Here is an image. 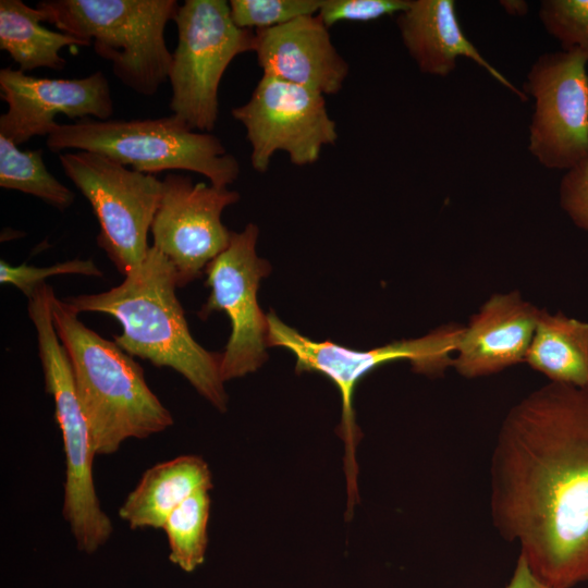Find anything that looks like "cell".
I'll use <instances>...</instances> for the list:
<instances>
[{
    "label": "cell",
    "instance_id": "1",
    "mask_svg": "<svg viewBox=\"0 0 588 588\" xmlns=\"http://www.w3.org/2000/svg\"><path fill=\"white\" fill-rule=\"evenodd\" d=\"M490 512L539 579L588 583V387L548 382L509 409L491 455Z\"/></svg>",
    "mask_w": 588,
    "mask_h": 588
},
{
    "label": "cell",
    "instance_id": "2",
    "mask_svg": "<svg viewBox=\"0 0 588 588\" xmlns=\"http://www.w3.org/2000/svg\"><path fill=\"white\" fill-rule=\"evenodd\" d=\"M176 271L151 246L144 261L130 270L121 284L97 294L71 296L66 304L77 314L102 313L114 317L122 333L114 342L131 356L170 367L181 373L217 409H226L228 395L220 373L221 354L200 346L192 336L176 297Z\"/></svg>",
    "mask_w": 588,
    "mask_h": 588
},
{
    "label": "cell",
    "instance_id": "3",
    "mask_svg": "<svg viewBox=\"0 0 588 588\" xmlns=\"http://www.w3.org/2000/svg\"><path fill=\"white\" fill-rule=\"evenodd\" d=\"M52 318L70 359L96 455L113 454L127 439H146L173 425L171 413L130 354L86 327L57 296Z\"/></svg>",
    "mask_w": 588,
    "mask_h": 588
},
{
    "label": "cell",
    "instance_id": "4",
    "mask_svg": "<svg viewBox=\"0 0 588 588\" xmlns=\"http://www.w3.org/2000/svg\"><path fill=\"white\" fill-rule=\"evenodd\" d=\"M36 8L58 30L93 45L134 93L152 96L168 79L172 53L164 29L176 16V0H44Z\"/></svg>",
    "mask_w": 588,
    "mask_h": 588
},
{
    "label": "cell",
    "instance_id": "5",
    "mask_svg": "<svg viewBox=\"0 0 588 588\" xmlns=\"http://www.w3.org/2000/svg\"><path fill=\"white\" fill-rule=\"evenodd\" d=\"M46 145L58 155L70 149L101 154L145 174L192 171L216 187H228L241 171L237 159L217 136L193 130L173 113L156 119L88 118L58 124Z\"/></svg>",
    "mask_w": 588,
    "mask_h": 588
},
{
    "label": "cell",
    "instance_id": "6",
    "mask_svg": "<svg viewBox=\"0 0 588 588\" xmlns=\"http://www.w3.org/2000/svg\"><path fill=\"white\" fill-rule=\"evenodd\" d=\"M267 317L268 345L291 351L296 356V372L321 373L328 377L341 393L342 421L339 434L345 444L347 511L351 512L357 499L355 449L362 438L353 407L357 382L375 368L399 359L408 360L417 373L442 376L452 367L463 326L450 322L419 338L394 341L369 351H356L330 341H313L285 324L273 311Z\"/></svg>",
    "mask_w": 588,
    "mask_h": 588
},
{
    "label": "cell",
    "instance_id": "7",
    "mask_svg": "<svg viewBox=\"0 0 588 588\" xmlns=\"http://www.w3.org/2000/svg\"><path fill=\"white\" fill-rule=\"evenodd\" d=\"M28 316L37 333L47 393L54 401L65 454L62 513L76 547L94 553L111 537L113 526L96 493L93 463L96 455L90 430L79 404L69 356L57 334L52 318V295L37 292L28 299Z\"/></svg>",
    "mask_w": 588,
    "mask_h": 588
},
{
    "label": "cell",
    "instance_id": "8",
    "mask_svg": "<svg viewBox=\"0 0 588 588\" xmlns=\"http://www.w3.org/2000/svg\"><path fill=\"white\" fill-rule=\"evenodd\" d=\"M170 109L193 130L210 133L219 114L218 90L232 60L254 51L255 32L238 27L224 0H186L173 21Z\"/></svg>",
    "mask_w": 588,
    "mask_h": 588
},
{
    "label": "cell",
    "instance_id": "9",
    "mask_svg": "<svg viewBox=\"0 0 588 588\" xmlns=\"http://www.w3.org/2000/svg\"><path fill=\"white\" fill-rule=\"evenodd\" d=\"M59 161L95 212L100 226L98 246L125 275L144 261L150 248L147 236L162 180L91 151H64Z\"/></svg>",
    "mask_w": 588,
    "mask_h": 588
},
{
    "label": "cell",
    "instance_id": "10",
    "mask_svg": "<svg viewBox=\"0 0 588 588\" xmlns=\"http://www.w3.org/2000/svg\"><path fill=\"white\" fill-rule=\"evenodd\" d=\"M258 235L254 223L232 232L228 248L204 271L211 292L198 316L205 320L213 311H224L231 321V335L220 362L224 382L256 371L268 358V317L259 307L257 294L260 280L271 267L256 254Z\"/></svg>",
    "mask_w": 588,
    "mask_h": 588
},
{
    "label": "cell",
    "instance_id": "11",
    "mask_svg": "<svg viewBox=\"0 0 588 588\" xmlns=\"http://www.w3.org/2000/svg\"><path fill=\"white\" fill-rule=\"evenodd\" d=\"M246 130L255 171H268L272 156L285 151L298 167L315 163L327 145L338 140L335 122L324 96L275 77L262 75L248 101L231 110Z\"/></svg>",
    "mask_w": 588,
    "mask_h": 588
},
{
    "label": "cell",
    "instance_id": "12",
    "mask_svg": "<svg viewBox=\"0 0 588 588\" xmlns=\"http://www.w3.org/2000/svg\"><path fill=\"white\" fill-rule=\"evenodd\" d=\"M588 61L577 50L541 54L526 76L535 99L528 149L550 170L588 159Z\"/></svg>",
    "mask_w": 588,
    "mask_h": 588
},
{
    "label": "cell",
    "instance_id": "13",
    "mask_svg": "<svg viewBox=\"0 0 588 588\" xmlns=\"http://www.w3.org/2000/svg\"><path fill=\"white\" fill-rule=\"evenodd\" d=\"M240 194L177 173L162 180L161 198L150 228L154 247L174 266L177 286H184L205 271L225 250L232 231L222 223L223 210Z\"/></svg>",
    "mask_w": 588,
    "mask_h": 588
},
{
    "label": "cell",
    "instance_id": "14",
    "mask_svg": "<svg viewBox=\"0 0 588 588\" xmlns=\"http://www.w3.org/2000/svg\"><path fill=\"white\" fill-rule=\"evenodd\" d=\"M0 91L8 105L0 117V135L17 146L48 136L58 125V114L77 121L113 115L110 85L101 71L83 78H42L7 66L0 70Z\"/></svg>",
    "mask_w": 588,
    "mask_h": 588
},
{
    "label": "cell",
    "instance_id": "15",
    "mask_svg": "<svg viewBox=\"0 0 588 588\" xmlns=\"http://www.w3.org/2000/svg\"><path fill=\"white\" fill-rule=\"evenodd\" d=\"M539 313L517 290L493 293L463 326L452 368L476 379L525 363Z\"/></svg>",
    "mask_w": 588,
    "mask_h": 588
},
{
    "label": "cell",
    "instance_id": "16",
    "mask_svg": "<svg viewBox=\"0 0 588 588\" xmlns=\"http://www.w3.org/2000/svg\"><path fill=\"white\" fill-rule=\"evenodd\" d=\"M254 52L264 75L317 91L339 93L348 75L346 60L334 47L318 15L256 30Z\"/></svg>",
    "mask_w": 588,
    "mask_h": 588
},
{
    "label": "cell",
    "instance_id": "17",
    "mask_svg": "<svg viewBox=\"0 0 588 588\" xmlns=\"http://www.w3.org/2000/svg\"><path fill=\"white\" fill-rule=\"evenodd\" d=\"M396 24L402 41L420 72L445 77L456 68L457 59L464 57L520 100H527L525 91L488 62L464 34L453 0H411L409 5L397 14Z\"/></svg>",
    "mask_w": 588,
    "mask_h": 588
},
{
    "label": "cell",
    "instance_id": "18",
    "mask_svg": "<svg viewBox=\"0 0 588 588\" xmlns=\"http://www.w3.org/2000/svg\"><path fill=\"white\" fill-rule=\"evenodd\" d=\"M204 488H212L208 464L197 455H181L148 468L119 515L132 529H159L175 507Z\"/></svg>",
    "mask_w": 588,
    "mask_h": 588
},
{
    "label": "cell",
    "instance_id": "19",
    "mask_svg": "<svg viewBox=\"0 0 588 588\" xmlns=\"http://www.w3.org/2000/svg\"><path fill=\"white\" fill-rule=\"evenodd\" d=\"M525 363L549 382L588 387V321L540 308Z\"/></svg>",
    "mask_w": 588,
    "mask_h": 588
},
{
    "label": "cell",
    "instance_id": "20",
    "mask_svg": "<svg viewBox=\"0 0 588 588\" xmlns=\"http://www.w3.org/2000/svg\"><path fill=\"white\" fill-rule=\"evenodd\" d=\"M44 13L21 0L0 1V49L7 51L23 72L39 68L61 71L66 61L60 51L68 46H90L60 30L41 25Z\"/></svg>",
    "mask_w": 588,
    "mask_h": 588
},
{
    "label": "cell",
    "instance_id": "21",
    "mask_svg": "<svg viewBox=\"0 0 588 588\" xmlns=\"http://www.w3.org/2000/svg\"><path fill=\"white\" fill-rule=\"evenodd\" d=\"M0 186L40 198L48 205L64 210L75 195L47 169L42 150H21L9 138L0 135Z\"/></svg>",
    "mask_w": 588,
    "mask_h": 588
},
{
    "label": "cell",
    "instance_id": "22",
    "mask_svg": "<svg viewBox=\"0 0 588 588\" xmlns=\"http://www.w3.org/2000/svg\"><path fill=\"white\" fill-rule=\"evenodd\" d=\"M200 489L175 507L163 523L169 543V560L184 572H193L205 562L210 497Z\"/></svg>",
    "mask_w": 588,
    "mask_h": 588
},
{
    "label": "cell",
    "instance_id": "23",
    "mask_svg": "<svg viewBox=\"0 0 588 588\" xmlns=\"http://www.w3.org/2000/svg\"><path fill=\"white\" fill-rule=\"evenodd\" d=\"M322 0H231V17L241 28L269 29L302 16L317 15Z\"/></svg>",
    "mask_w": 588,
    "mask_h": 588
},
{
    "label": "cell",
    "instance_id": "24",
    "mask_svg": "<svg viewBox=\"0 0 588 588\" xmlns=\"http://www.w3.org/2000/svg\"><path fill=\"white\" fill-rule=\"evenodd\" d=\"M539 17L562 50H577L588 61V0H543Z\"/></svg>",
    "mask_w": 588,
    "mask_h": 588
},
{
    "label": "cell",
    "instance_id": "25",
    "mask_svg": "<svg viewBox=\"0 0 588 588\" xmlns=\"http://www.w3.org/2000/svg\"><path fill=\"white\" fill-rule=\"evenodd\" d=\"M61 274L100 278L103 272L91 259H73L49 267L28 266L26 264L12 266L3 259L0 260V282L17 287L27 298L37 286L46 282L47 278Z\"/></svg>",
    "mask_w": 588,
    "mask_h": 588
},
{
    "label": "cell",
    "instance_id": "26",
    "mask_svg": "<svg viewBox=\"0 0 588 588\" xmlns=\"http://www.w3.org/2000/svg\"><path fill=\"white\" fill-rule=\"evenodd\" d=\"M411 0H322L318 17L329 28L340 22H371L400 14Z\"/></svg>",
    "mask_w": 588,
    "mask_h": 588
},
{
    "label": "cell",
    "instance_id": "27",
    "mask_svg": "<svg viewBox=\"0 0 588 588\" xmlns=\"http://www.w3.org/2000/svg\"><path fill=\"white\" fill-rule=\"evenodd\" d=\"M559 200L571 221L588 234V159L565 172Z\"/></svg>",
    "mask_w": 588,
    "mask_h": 588
},
{
    "label": "cell",
    "instance_id": "28",
    "mask_svg": "<svg viewBox=\"0 0 588 588\" xmlns=\"http://www.w3.org/2000/svg\"><path fill=\"white\" fill-rule=\"evenodd\" d=\"M505 588H553L539 579L526 561L518 555L514 572Z\"/></svg>",
    "mask_w": 588,
    "mask_h": 588
},
{
    "label": "cell",
    "instance_id": "29",
    "mask_svg": "<svg viewBox=\"0 0 588 588\" xmlns=\"http://www.w3.org/2000/svg\"><path fill=\"white\" fill-rule=\"evenodd\" d=\"M500 3L510 15L522 16L528 12V4L523 0H504L500 1Z\"/></svg>",
    "mask_w": 588,
    "mask_h": 588
}]
</instances>
